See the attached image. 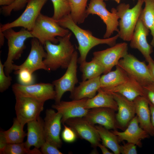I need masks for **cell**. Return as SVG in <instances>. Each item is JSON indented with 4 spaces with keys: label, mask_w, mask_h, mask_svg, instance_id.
<instances>
[{
    "label": "cell",
    "mask_w": 154,
    "mask_h": 154,
    "mask_svg": "<svg viewBox=\"0 0 154 154\" xmlns=\"http://www.w3.org/2000/svg\"><path fill=\"white\" fill-rule=\"evenodd\" d=\"M127 51V44L121 42L106 49L94 52L93 58L102 65L104 69L103 73L105 74L117 65L119 60L128 53Z\"/></svg>",
    "instance_id": "7c38bea8"
},
{
    "label": "cell",
    "mask_w": 154,
    "mask_h": 154,
    "mask_svg": "<svg viewBox=\"0 0 154 154\" xmlns=\"http://www.w3.org/2000/svg\"><path fill=\"white\" fill-rule=\"evenodd\" d=\"M100 77L80 82L79 85L75 87L73 91L70 93V98L72 100H79L94 97L101 87Z\"/></svg>",
    "instance_id": "cb8c5ba5"
},
{
    "label": "cell",
    "mask_w": 154,
    "mask_h": 154,
    "mask_svg": "<svg viewBox=\"0 0 154 154\" xmlns=\"http://www.w3.org/2000/svg\"><path fill=\"white\" fill-rule=\"evenodd\" d=\"M11 77L5 74L4 66L0 60V92H3L7 90L11 85Z\"/></svg>",
    "instance_id": "d590c367"
},
{
    "label": "cell",
    "mask_w": 154,
    "mask_h": 154,
    "mask_svg": "<svg viewBox=\"0 0 154 154\" xmlns=\"http://www.w3.org/2000/svg\"><path fill=\"white\" fill-rule=\"evenodd\" d=\"M78 57V52L75 50L64 74L60 78L54 80L52 82L56 92L54 99L56 104L61 101L65 92L67 91L72 92L75 88V85L78 82L77 74Z\"/></svg>",
    "instance_id": "9c48e42d"
},
{
    "label": "cell",
    "mask_w": 154,
    "mask_h": 154,
    "mask_svg": "<svg viewBox=\"0 0 154 154\" xmlns=\"http://www.w3.org/2000/svg\"><path fill=\"white\" fill-rule=\"evenodd\" d=\"M8 144L3 131H1L0 132V154H4V151Z\"/></svg>",
    "instance_id": "60d3db41"
},
{
    "label": "cell",
    "mask_w": 154,
    "mask_h": 154,
    "mask_svg": "<svg viewBox=\"0 0 154 154\" xmlns=\"http://www.w3.org/2000/svg\"><path fill=\"white\" fill-rule=\"evenodd\" d=\"M5 37L3 32L0 30V47L1 48L4 45Z\"/></svg>",
    "instance_id": "bcb514c9"
},
{
    "label": "cell",
    "mask_w": 154,
    "mask_h": 154,
    "mask_svg": "<svg viewBox=\"0 0 154 154\" xmlns=\"http://www.w3.org/2000/svg\"><path fill=\"white\" fill-rule=\"evenodd\" d=\"M117 65L142 86L152 82L147 66L145 62L141 61L131 54L128 53L121 59Z\"/></svg>",
    "instance_id": "30bf717a"
},
{
    "label": "cell",
    "mask_w": 154,
    "mask_h": 154,
    "mask_svg": "<svg viewBox=\"0 0 154 154\" xmlns=\"http://www.w3.org/2000/svg\"><path fill=\"white\" fill-rule=\"evenodd\" d=\"M147 65L152 81L154 82V62L148 63Z\"/></svg>",
    "instance_id": "b9f144b4"
},
{
    "label": "cell",
    "mask_w": 154,
    "mask_h": 154,
    "mask_svg": "<svg viewBox=\"0 0 154 154\" xmlns=\"http://www.w3.org/2000/svg\"><path fill=\"white\" fill-rule=\"evenodd\" d=\"M34 37L37 38L43 45L46 41L56 44L59 41L56 37H63L70 32L67 29L59 25L52 17L40 13L31 31Z\"/></svg>",
    "instance_id": "277c9868"
},
{
    "label": "cell",
    "mask_w": 154,
    "mask_h": 154,
    "mask_svg": "<svg viewBox=\"0 0 154 154\" xmlns=\"http://www.w3.org/2000/svg\"></svg>",
    "instance_id": "681fc988"
},
{
    "label": "cell",
    "mask_w": 154,
    "mask_h": 154,
    "mask_svg": "<svg viewBox=\"0 0 154 154\" xmlns=\"http://www.w3.org/2000/svg\"><path fill=\"white\" fill-rule=\"evenodd\" d=\"M24 125L15 118L12 126L3 133L8 144L17 143L23 142L27 133L24 131Z\"/></svg>",
    "instance_id": "f546056e"
},
{
    "label": "cell",
    "mask_w": 154,
    "mask_h": 154,
    "mask_svg": "<svg viewBox=\"0 0 154 154\" xmlns=\"http://www.w3.org/2000/svg\"><path fill=\"white\" fill-rule=\"evenodd\" d=\"M113 0L115 1L117 3H120L121 0Z\"/></svg>",
    "instance_id": "7dc6e473"
},
{
    "label": "cell",
    "mask_w": 154,
    "mask_h": 154,
    "mask_svg": "<svg viewBox=\"0 0 154 154\" xmlns=\"http://www.w3.org/2000/svg\"><path fill=\"white\" fill-rule=\"evenodd\" d=\"M108 94L112 96L117 105L118 112L116 114V119L118 128L124 130L135 116L133 102L128 100L118 93Z\"/></svg>",
    "instance_id": "ac0fdd59"
},
{
    "label": "cell",
    "mask_w": 154,
    "mask_h": 154,
    "mask_svg": "<svg viewBox=\"0 0 154 154\" xmlns=\"http://www.w3.org/2000/svg\"><path fill=\"white\" fill-rule=\"evenodd\" d=\"M16 118L23 125L37 119L44 109V102L30 97L15 94Z\"/></svg>",
    "instance_id": "8992f818"
},
{
    "label": "cell",
    "mask_w": 154,
    "mask_h": 154,
    "mask_svg": "<svg viewBox=\"0 0 154 154\" xmlns=\"http://www.w3.org/2000/svg\"><path fill=\"white\" fill-rule=\"evenodd\" d=\"M112 131L117 137L119 142L126 141L141 147V140L149 136V134L139 126L136 116L131 120L126 129L122 132L116 129Z\"/></svg>",
    "instance_id": "ffe728a7"
},
{
    "label": "cell",
    "mask_w": 154,
    "mask_h": 154,
    "mask_svg": "<svg viewBox=\"0 0 154 154\" xmlns=\"http://www.w3.org/2000/svg\"><path fill=\"white\" fill-rule=\"evenodd\" d=\"M64 128L62 133L61 136L65 142L70 143L74 141L77 135L74 131L70 127H68L64 124Z\"/></svg>",
    "instance_id": "8d00e7d4"
},
{
    "label": "cell",
    "mask_w": 154,
    "mask_h": 154,
    "mask_svg": "<svg viewBox=\"0 0 154 154\" xmlns=\"http://www.w3.org/2000/svg\"><path fill=\"white\" fill-rule=\"evenodd\" d=\"M56 22L61 26L70 30L74 35L78 41V49L80 57L78 62L80 64L86 61L87 55L90 50L95 46L100 44H106L111 47L116 44L119 35L117 34L112 37L100 39L94 37L89 30L79 27L72 19L70 14L66 15Z\"/></svg>",
    "instance_id": "6da1fadb"
},
{
    "label": "cell",
    "mask_w": 154,
    "mask_h": 154,
    "mask_svg": "<svg viewBox=\"0 0 154 154\" xmlns=\"http://www.w3.org/2000/svg\"><path fill=\"white\" fill-rule=\"evenodd\" d=\"M80 69L82 73V81L100 76L104 72V69L102 65L93 58L90 61H85L81 64Z\"/></svg>",
    "instance_id": "f1b7e54d"
},
{
    "label": "cell",
    "mask_w": 154,
    "mask_h": 154,
    "mask_svg": "<svg viewBox=\"0 0 154 154\" xmlns=\"http://www.w3.org/2000/svg\"><path fill=\"white\" fill-rule=\"evenodd\" d=\"M149 31L139 18L130 44L131 48L137 49L141 53L148 63L154 62L151 56L153 52V47L148 43L147 39Z\"/></svg>",
    "instance_id": "2e32d148"
},
{
    "label": "cell",
    "mask_w": 154,
    "mask_h": 154,
    "mask_svg": "<svg viewBox=\"0 0 154 154\" xmlns=\"http://www.w3.org/2000/svg\"><path fill=\"white\" fill-rule=\"evenodd\" d=\"M101 0L104 1V0Z\"/></svg>",
    "instance_id": "c3c4849f"
},
{
    "label": "cell",
    "mask_w": 154,
    "mask_h": 154,
    "mask_svg": "<svg viewBox=\"0 0 154 154\" xmlns=\"http://www.w3.org/2000/svg\"><path fill=\"white\" fill-rule=\"evenodd\" d=\"M29 0H16L10 5L2 6L0 9L1 12L5 16H9L13 11H18L23 9Z\"/></svg>",
    "instance_id": "836d02e7"
},
{
    "label": "cell",
    "mask_w": 154,
    "mask_h": 154,
    "mask_svg": "<svg viewBox=\"0 0 154 154\" xmlns=\"http://www.w3.org/2000/svg\"><path fill=\"white\" fill-rule=\"evenodd\" d=\"M62 115L52 109L46 111L44 120V127L46 141L58 149L62 142L60 136L61 129Z\"/></svg>",
    "instance_id": "9a60e30c"
},
{
    "label": "cell",
    "mask_w": 154,
    "mask_h": 154,
    "mask_svg": "<svg viewBox=\"0 0 154 154\" xmlns=\"http://www.w3.org/2000/svg\"><path fill=\"white\" fill-rule=\"evenodd\" d=\"M31 49L29 54L24 62L21 65L13 64L12 69L15 71L26 69L33 73L39 69L48 70L43 62V58H46L47 53L39 41L35 38H32L31 41Z\"/></svg>",
    "instance_id": "4fadbf2b"
},
{
    "label": "cell",
    "mask_w": 154,
    "mask_h": 154,
    "mask_svg": "<svg viewBox=\"0 0 154 154\" xmlns=\"http://www.w3.org/2000/svg\"><path fill=\"white\" fill-rule=\"evenodd\" d=\"M42 154H62L58 148L54 145L45 141L40 147Z\"/></svg>",
    "instance_id": "f35d334b"
},
{
    "label": "cell",
    "mask_w": 154,
    "mask_h": 154,
    "mask_svg": "<svg viewBox=\"0 0 154 154\" xmlns=\"http://www.w3.org/2000/svg\"><path fill=\"white\" fill-rule=\"evenodd\" d=\"M27 139L25 144L30 149L32 146L39 149L46 141L44 127V120L39 117L27 123Z\"/></svg>",
    "instance_id": "7402d4cb"
},
{
    "label": "cell",
    "mask_w": 154,
    "mask_h": 154,
    "mask_svg": "<svg viewBox=\"0 0 154 154\" xmlns=\"http://www.w3.org/2000/svg\"><path fill=\"white\" fill-rule=\"evenodd\" d=\"M88 0H68L71 9L70 15L75 23L84 22L88 17L86 8Z\"/></svg>",
    "instance_id": "4dcf8cb0"
},
{
    "label": "cell",
    "mask_w": 154,
    "mask_h": 154,
    "mask_svg": "<svg viewBox=\"0 0 154 154\" xmlns=\"http://www.w3.org/2000/svg\"><path fill=\"white\" fill-rule=\"evenodd\" d=\"M3 32L7 40L8 47L7 57L3 64L4 71L7 76H9L13 70V61L21 57L26 48L25 41L28 38H33L34 37L31 31L23 27L17 32L11 28Z\"/></svg>",
    "instance_id": "3957f363"
},
{
    "label": "cell",
    "mask_w": 154,
    "mask_h": 154,
    "mask_svg": "<svg viewBox=\"0 0 154 154\" xmlns=\"http://www.w3.org/2000/svg\"><path fill=\"white\" fill-rule=\"evenodd\" d=\"M41 154L39 149L35 147L33 149H27L24 142L17 143L8 144L4 154Z\"/></svg>",
    "instance_id": "d6a6232c"
},
{
    "label": "cell",
    "mask_w": 154,
    "mask_h": 154,
    "mask_svg": "<svg viewBox=\"0 0 154 154\" xmlns=\"http://www.w3.org/2000/svg\"><path fill=\"white\" fill-rule=\"evenodd\" d=\"M152 124L154 127V105L149 102Z\"/></svg>",
    "instance_id": "7bdbcfd3"
},
{
    "label": "cell",
    "mask_w": 154,
    "mask_h": 154,
    "mask_svg": "<svg viewBox=\"0 0 154 154\" xmlns=\"http://www.w3.org/2000/svg\"><path fill=\"white\" fill-rule=\"evenodd\" d=\"M15 74L18 75L19 84L23 85L33 84L34 77L32 73L26 69H22L15 71Z\"/></svg>",
    "instance_id": "e575fe53"
},
{
    "label": "cell",
    "mask_w": 154,
    "mask_h": 154,
    "mask_svg": "<svg viewBox=\"0 0 154 154\" xmlns=\"http://www.w3.org/2000/svg\"><path fill=\"white\" fill-rule=\"evenodd\" d=\"M143 0H138L136 5L131 9L129 4L125 3H121L117 6L116 10L120 19L118 34L119 37L123 40L130 41L143 9Z\"/></svg>",
    "instance_id": "5b68a950"
},
{
    "label": "cell",
    "mask_w": 154,
    "mask_h": 154,
    "mask_svg": "<svg viewBox=\"0 0 154 154\" xmlns=\"http://www.w3.org/2000/svg\"><path fill=\"white\" fill-rule=\"evenodd\" d=\"M72 34L70 32L64 37H57L58 44L48 41L45 42L44 46L47 55L43 61L49 72L60 68H67L75 50L70 41Z\"/></svg>",
    "instance_id": "7a4b0ae2"
},
{
    "label": "cell",
    "mask_w": 154,
    "mask_h": 154,
    "mask_svg": "<svg viewBox=\"0 0 154 154\" xmlns=\"http://www.w3.org/2000/svg\"><path fill=\"white\" fill-rule=\"evenodd\" d=\"M64 124L72 128L77 136L89 142L94 148H96L100 143L101 140L95 125L84 117L69 118Z\"/></svg>",
    "instance_id": "5bb4252c"
},
{
    "label": "cell",
    "mask_w": 154,
    "mask_h": 154,
    "mask_svg": "<svg viewBox=\"0 0 154 154\" xmlns=\"http://www.w3.org/2000/svg\"><path fill=\"white\" fill-rule=\"evenodd\" d=\"M88 99L72 100L70 101H60L52 105V108L62 115L61 121L64 124L69 118L83 117L86 115L89 110L85 106Z\"/></svg>",
    "instance_id": "e0dca14e"
},
{
    "label": "cell",
    "mask_w": 154,
    "mask_h": 154,
    "mask_svg": "<svg viewBox=\"0 0 154 154\" xmlns=\"http://www.w3.org/2000/svg\"><path fill=\"white\" fill-rule=\"evenodd\" d=\"M48 0H30L22 14L17 19L4 24H0L2 31L9 28L21 27L29 31L33 29L42 7Z\"/></svg>",
    "instance_id": "52a82bcc"
},
{
    "label": "cell",
    "mask_w": 154,
    "mask_h": 154,
    "mask_svg": "<svg viewBox=\"0 0 154 154\" xmlns=\"http://www.w3.org/2000/svg\"><path fill=\"white\" fill-rule=\"evenodd\" d=\"M16 0H0V5L1 6H8L13 3Z\"/></svg>",
    "instance_id": "f6af8a7d"
},
{
    "label": "cell",
    "mask_w": 154,
    "mask_h": 154,
    "mask_svg": "<svg viewBox=\"0 0 154 154\" xmlns=\"http://www.w3.org/2000/svg\"><path fill=\"white\" fill-rule=\"evenodd\" d=\"M115 112L108 108H94L89 109L83 117L93 125L98 124L109 130H116L118 127Z\"/></svg>",
    "instance_id": "d6986e66"
},
{
    "label": "cell",
    "mask_w": 154,
    "mask_h": 154,
    "mask_svg": "<svg viewBox=\"0 0 154 154\" xmlns=\"http://www.w3.org/2000/svg\"><path fill=\"white\" fill-rule=\"evenodd\" d=\"M142 86L144 91L143 96L154 105V82H150Z\"/></svg>",
    "instance_id": "74e56055"
},
{
    "label": "cell",
    "mask_w": 154,
    "mask_h": 154,
    "mask_svg": "<svg viewBox=\"0 0 154 154\" xmlns=\"http://www.w3.org/2000/svg\"><path fill=\"white\" fill-rule=\"evenodd\" d=\"M54 8L52 18L58 20L70 14L71 9L68 0H51Z\"/></svg>",
    "instance_id": "1f68e13d"
},
{
    "label": "cell",
    "mask_w": 154,
    "mask_h": 154,
    "mask_svg": "<svg viewBox=\"0 0 154 154\" xmlns=\"http://www.w3.org/2000/svg\"><path fill=\"white\" fill-rule=\"evenodd\" d=\"M135 144L127 142L120 146V152L122 154H137V151Z\"/></svg>",
    "instance_id": "ab89813d"
},
{
    "label": "cell",
    "mask_w": 154,
    "mask_h": 154,
    "mask_svg": "<svg viewBox=\"0 0 154 154\" xmlns=\"http://www.w3.org/2000/svg\"><path fill=\"white\" fill-rule=\"evenodd\" d=\"M102 144L115 154L120 153V145L117 137L109 129L100 125H95Z\"/></svg>",
    "instance_id": "4316f807"
},
{
    "label": "cell",
    "mask_w": 154,
    "mask_h": 154,
    "mask_svg": "<svg viewBox=\"0 0 154 154\" xmlns=\"http://www.w3.org/2000/svg\"><path fill=\"white\" fill-rule=\"evenodd\" d=\"M114 71L104 74L100 77V88L102 89H110L127 82L129 76L118 65Z\"/></svg>",
    "instance_id": "d4e9b609"
},
{
    "label": "cell",
    "mask_w": 154,
    "mask_h": 154,
    "mask_svg": "<svg viewBox=\"0 0 154 154\" xmlns=\"http://www.w3.org/2000/svg\"><path fill=\"white\" fill-rule=\"evenodd\" d=\"M99 147L101 149L102 153L103 154H113V153H112L108 151L107 148L102 144H101L100 143L98 145Z\"/></svg>",
    "instance_id": "ee69618b"
},
{
    "label": "cell",
    "mask_w": 154,
    "mask_h": 154,
    "mask_svg": "<svg viewBox=\"0 0 154 154\" xmlns=\"http://www.w3.org/2000/svg\"><path fill=\"white\" fill-rule=\"evenodd\" d=\"M135 114L140 126L149 135L154 136V127L151 120V116L148 100L144 96H140L133 101Z\"/></svg>",
    "instance_id": "44dd1931"
},
{
    "label": "cell",
    "mask_w": 154,
    "mask_h": 154,
    "mask_svg": "<svg viewBox=\"0 0 154 154\" xmlns=\"http://www.w3.org/2000/svg\"><path fill=\"white\" fill-rule=\"evenodd\" d=\"M98 93L94 97L88 98L86 103V107L88 109L99 107H106L117 111L116 102L112 96L104 91L101 88L98 91Z\"/></svg>",
    "instance_id": "484cf974"
},
{
    "label": "cell",
    "mask_w": 154,
    "mask_h": 154,
    "mask_svg": "<svg viewBox=\"0 0 154 154\" xmlns=\"http://www.w3.org/2000/svg\"><path fill=\"white\" fill-rule=\"evenodd\" d=\"M106 7L104 1L91 0L86 10L88 16L90 14L98 15L106 25V31L104 35V38H110L114 31L118 33L119 31L118 29L119 18L116 9L112 8L110 12Z\"/></svg>",
    "instance_id": "ba28073f"
},
{
    "label": "cell",
    "mask_w": 154,
    "mask_h": 154,
    "mask_svg": "<svg viewBox=\"0 0 154 154\" xmlns=\"http://www.w3.org/2000/svg\"><path fill=\"white\" fill-rule=\"evenodd\" d=\"M145 7L139 19L151 31L152 38L151 45L154 48V0H143Z\"/></svg>",
    "instance_id": "83f0119b"
},
{
    "label": "cell",
    "mask_w": 154,
    "mask_h": 154,
    "mask_svg": "<svg viewBox=\"0 0 154 154\" xmlns=\"http://www.w3.org/2000/svg\"><path fill=\"white\" fill-rule=\"evenodd\" d=\"M52 83H40L29 85L15 83L12 86L15 95L28 97L44 102L54 100L56 92Z\"/></svg>",
    "instance_id": "8fae6325"
},
{
    "label": "cell",
    "mask_w": 154,
    "mask_h": 154,
    "mask_svg": "<svg viewBox=\"0 0 154 154\" xmlns=\"http://www.w3.org/2000/svg\"><path fill=\"white\" fill-rule=\"evenodd\" d=\"M129 76L128 80L125 82L110 89H102L108 93H118L131 101L139 96H143L142 86L134 78Z\"/></svg>",
    "instance_id": "603a6c76"
}]
</instances>
